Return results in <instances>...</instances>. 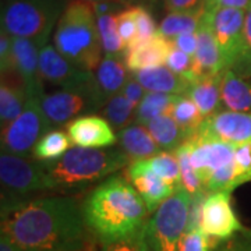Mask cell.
Here are the masks:
<instances>
[{
  "label": "cell",
  "mask_w": 251,
  "mask_h": 251,
  "mask_svg": "<svg viewBox=\"0 0 251 251\" xmlns=\"http://www.w3.org/2000/svg\"><path fill=\"white\" fill-rule=\"evenodd\" d=\"M191 66H193V57L173 46L166 60V67L171 69L173 73L183 75L191 70Z\"/></svg>",
  "instance_id": "obj_43"
},
{
  "label": "cell",
  "mask_w": 251,
  "mask_h": 251,
  "mask_svg": "<svg viewBox=\"0 0 251 251\" xmlns=\"http://www.w3.org/2000/svg\"><path fill=\"white\" fill-rule=\"evenodd\" d=\"M251 7V0H205L204 11H214L218 9L247 10Z\"/></svg>",
  "instance_id": "obj_47"
},
{
  "label": "cell",
  "mask_w": 251,
  "mask_h": 251,
  "mask_svg": "<svg viewBox=\"0 0 251 251\" xmlns=\"http://www.w3.org/2000/svg\"><path fill=\"white\" fill-rule=\"evenodd\" d=\"M39 52L41 48L34 41L13 36L11 72L17 74L24 84L28 98L42 99L45 95L44 81L39 73Z\"/></svg>",
  "instance_id": "obj_15"
},
{
  "label": "cell",
  "mask_w": 251,
  "mask_h": 251,
  "mask_svg": "<svg viewBox=\"0 0 251 251\" xmlns=\"http://www.w3.org/2000/svg\"><path fill=\"white\" fill-rule=\"evenodd\" d=\"M130 163V158L120 148L103 150L73 147L60 159L45 162L48 191H80L97 181L106 180Z\"/></svg>",
  "instance_id": "obj_3"
},
{
  "label": "cell",
  "mask_w": 251,
  "mask_h": 251,
  "mask_svg": "<svg viewBox=\"0 0 251 251\" xmlns=\"http://www.w3.org/2000/svg\"><path fill=\"white\" fill-rule=\"evenodd\" d=\"M202 14L204 11L201 13H168L162 18L161 24L158 27V32L171 41L183 34L197 32Z\"/></svg>",
  "instance_id": "obj_29"
},
{
  "label": "cell",
  "mask_w": 251,
  "mask_h": 251,
  "mask_svg": "<svg viewBox=\"0 0 251 251\" xmlns=\"http://www.w3.org/2000/svg\"><path fill=\"white\" fill-rule=\"evenodd\" d=\"M116 24L119 35L125 42L126 48L133 45L137 41V20H135V6L127 7L116 14Z\"/></svg>",
  "instance_id": "obj_36"
},
{
  "label": "cell",
  "mask_w": 251,
  "mask_h": 251,
  "mask_svg": "<svg viewBox=\"0 0 251 251\" xmlns=\"http://www.w3.org/2000/svg\"><path fill=\"white\" fill-rule=\"evenodd\" d=\"M126 175L143 198L148 212L152 215L177 190L151 169L147 159L133 161L126 168Z\"/></svg>",
  "instance_id": "obj_17"
},
{
  "label": "cell",
  "mask_w": 251,
  "mask_h": 251,
  "mask_svg": "<svg viewBox=\"0 0 251 251\" xmlns=\"http://www.w3.org/2000/svg\"><path fill=\"white\" fill-rule=\"evenodd\" d=\"M117 143L131 162L148 159L162 152L159 145L145 126L128 125L123 130L117 131Z\"/></svg>",
  "instance_id": "obj_23"
},
{
  "label": "cell",
  "mask_w": 251,
  "mask_h": 251,
  "mask_svg": "<svg viewBox=\"0 0 251 251\" xmlns=\"http://www.w3.org/2000/svg\"><path fill=\"white\" fill-rule=\"evenodd\" d=\"M173 42L165 38L159 32L156 35L140 44L126 48L123 59H125L127 70L137 73L143 69H151L166 64L168 56L171 53Z\"/></svg>",
  "instance_id": "obj_20"
},
{
  "label": "cell",
  "mask_w": 251,
  "mask_h": 251,
  "mask_svg": "<svg viewBox=\"0 0 251 251\" xmlns=\"http://www.w3.org/2000/svg\"><path fill=\"white\" fill-rule=\"evenodd\" d=\"M100 251H148V249L145 246L143 230H141L140 233L135 234L133 237L100 246Z\"/></svg>",
  "instance_id": "obj_42"
},
{
  "label": "cell",
  "mask_w": 251,
  "mask_h": 251,
  "mask_svg": "<svg viewBox=\"0 0 251 251\" xmlns=\"http://www.w3.org/2000/svg\"><path fill=\"white\" fill-rule=\"evenodd\" d=\"M197 52L193 57L191 70L184 74L186 78L190 81V84L193 81L222 75L226 70L224 56L216 44L215 36L211 28L209 14L206 11H204L201 17V23L197 29Z\"/></svg>",
  "instance_id": "obj_12"
},
{
  "label": "cell",
  "mask_w": 251,
  "mask_h": 251,
  "mask_svg": "<svg viewBox=\"0 0 251 251\" xmlns=\"http://www.w3.org/2000/svg\"><path fill=\"white\" fill-rule=\"evenodd\" d=\"M206 13L209 14L211 28L227 70L233 66L242 46L246 10L218 9Z\"/></svg>",
  "instance_id": "obj_11"
},
{
  "label": "cell",
  "mask_w": 251,
  "mask_h": 251,
  "mask_svg": "<svg viewBox=\"0 0 251 251\" xmlns=\"http://www.w3.org/2000/svg\"><path fill=\"white\" fill-rule=\"evenodd\" d=\"M171 115L176 120L187 140L197 134L200 126L204 122V117L197 105L187 95H180L172 109Z\"/></svg>",
  "instance_id": "obj_30"
},
{
  "label": "cell",
  "mask_w": 251,
  "mask_h": 251,
  "mask_svg": "<svg viewBox=\"0 0 251 251\" xmlns=\"http://www.w3.org/2000/svg\"><path fill=\"white\" fill-rule=\"evenodd\" d=\"M197 135L239 145L251 141V113L219 110L204 119Z\"/></svg>",
  "instance_id": "obj_13"
},
{
  "label": "cell",
  "mask_w": 251,
  "mask_h": 251,
  "mask_svg": "<svg viewBox=\"0 0 251 251\" xmlns=\"http://www.w3.org/2000/svg\"><path fill=\"white\" fill-rule=\"evenodd\" d=\"M70 143L82 148H106L117 143L113 127L105 117L97 115L80 116L67 125Z\"/></svg>",
  "instance_id": "obj_19"
},
{
  "label": "cell",
  "mask_w": 251,
  "mask_h": 251,
  "mask_svg": "<svg viewBox=\"0 0 251 251\" xmlns=\"http://www.w3.org/2000/svg\"><path fill=\"white\" fill-rule=\"evenodd\" d=\"M234 163L237 186L251 181V141L236 145Z\"/></svg>",
  "instance_id": "obj_37"
},
{
  "label": "cell",
  "mask_w": 251,
  "mask_h": 251,
  "mask_svg": "<svg viewBox=\"0 0 251 251\" xmlns=\"http://www.w3.org/2000/svg\"><path fill=\"white\" fill-rule=\"evenodd\" d=\"M97 24H98L103 56L123 57L126 45L119 35V31H117L116 14L97 16Z\"/></svg>",
  "instance_id": "obj_31"
},
{
  "label": "cell",
  "mask_w": 251,
  "mask_h": 251,
  "mask_svg": "<svg viewBox=\"0 0 251 251\" xmlns=\"http://www.w3.org/2000/svg\"><path fill=\"white\" fill-rule=\"evenodd\" d=\"M81 208L90 233L100 246L138 234L150 215L138 191L122 175L100 181Z\"/></svg>",
  "instance_id": "obj_2"
},
{
  "label": "cell",
  "mask_w": 251,
  "mask_h": 251,
  "mask_svg": "<svg viewBox=\"0 0 251 251\" xmlns=\"http://www.w3.org/2000/svg\"><path fill=\"white\" fill-rule=\"evenodd\" d=\"M127 72L128 70L123 57L103 56L98 69L94 72L92 102L95 112L100 110L109 99L122 91L127 80L130 78Z\"/></svg>",
  "instance_id": "obj_18"
},
{
  "label": "cell",
  "mask_w": 251,
  "mask_h": 251,
  "mask_svg": "<svg viewBox=\"0 0 251 251\" xmlns=\"http://www.w3.org/2000/svg\"><path fill=\"white\" fill-rule=\"evenodd\" d=\"M69 0H7L1 4V28L14 38L34 41L41 49L53 36Z\"/></svg>",
  "instance_id": "obj_5"
},
{
  "label": "cell",
  "mask_w": 251,
  "mask_h": 251,
  "mask_svg": "<svg viewBox=\"0 0 251 251\" xmlns=\"http://www.w3.org/2000/svg\"><path fill=\"white\" fill-rule=\"evenodd\" d=\"M173 46L180 49L181 52L187 53L188 56L194 57V54L197 52L198 38L197 32H191V34H183V35L176 36L175 39H172Z\"/></svg>",
  "instance_id": "obj_49"
},
{
  "label": "cell",
  "mask_w": 251,
  "mask_h": 251,
  "mask_svg": "<svg viewBox=\"0 0 251 251\" xmlns=\"http://www.w3.org/2000/svg\"><path fill=\"white\" fill-rule=\"evenodd\" d=\"M27 92L24 84L14 73L1 74L0 84V125L1 130L14 122L25 108Z\"/></svg>",
  "instance_id": "obj_21"
},
{
  "label": "cell",
  "mask_w": 251,
  "mask_h": 251,
  "mask_svg": "<svg viewBox=\"0 0 251 251\" xmlns=\"http://www.w3.org/2000/svg\"><path fill=\"white\" fill-rule=\"evenodd\" d=\"M135 20H137V41L134 44L145 42L158 34V27L151 11L145 6H135ZM133 44V45H134ZM131 46V45H130ZM128 48V46H127Z\"/></svg>",
  "instance_id": "obj_38"
},
{
  "label": "cell",
  "mask_w": 251,
  "mask_h": 251,
  "mask_svg": "<svg viewBox=\"0 0 251 251\" xmlns=\"http://www.w3.org/2000/svg\"><path fill=\"white\" fill-rule=\"evenodd\" d=\"M39 73L42 81L49 85L64 91L87 92L92 98L94 72L75 66L66 59L53 44H48L39 52Z\"/></svg>",
  "instance_id": "obj_9"
},
{
  "label": "cell",
  "mask_w": 251,
  "mask_h": 251,
  "mask_svg": "<svg viewBox=\"0 0 251 251\" xmlns=\"http://www.w3.org/2000/svg\"><path fill=\"white\" fill-rule=\"evenodd\" d=\"M0 251H21L6 233L0 234Z\"/></svg>",
  "instance_id": "obj_50"
},
{
  "label": "cell",
  "mask_w": 251,
  "mask_h": 251,
  "mask_svg": "<svg viewBox=\"0 0 251 251\" xmlns=\"http://www.w3.org/2000/svg\"><path fill=\"white\" fill-rule=\"evenodd\" d=\"M168 13H201L205 0H162Z\"/></svg>",
  "instance_id": "obj_44"
},
{
  "label": "cell",
  "mask_w": 251,
  "mask_h": 251,
  "mask_svg": "<svg viewBox=\"0 0 251 251\" xmlns=\"http://www.w3.org/2000/svg\"><path fill=\"white\" fill-rule=\"evenodd\" d=\"M221 97L226 110L251 113V80L237 75L230 69L222 74Z\"/></svg>",
  "instance_id": "obj_24"
},
{
  "label": "cell",
  "mask_w": 251,
  "mask_h": 251,
  "mask_svg": "<svg viewBox=\"0 0 251 251\" xmlns=\"http://www.w3.org/2000/svg\"><path fill=\"white\" fill-rule=\"evenodd\" d=\"M218 243L202 230L186 232L180 239L179 251H212Z\"/></svg>",
  "instance_id": "obj_39"
},
{
  "label": "cell",
  "mask_w": 251,
  "mask_h": 251,
  "mask_svg": "<svg viewBox=\"0 0 251 251\" xmlns=\"http://www.w3.org/2000/svg\"><path fill=\"white\" fill-rule=\"evenodd\" d=\"M41 105L52 128L69 125L82 113L95 112L90 94L78 91L60 90L45 94L41 99Z\"/></svg>",
  "instance_id": "obj_16"
},
{
  "label": "cell",
  "mask_w": 251,
  "mask_h": 251,
  "mask_svg": "<svg viewBox=\"0 0 251 251\" xmlns=\"http://www.w3.org/2000/svg\"><path fill=\"white\" fill-rule=\"evenodd\" d=\"M135 106L126 98L122 92L116 94L115 97L109 99L106 105L100 109L102 116L109 122V125L113 127V130H123L130 125L131 120H134Z\"/></svg>",
  "instance_id": "obj_32"
},
{
  "label": "cell",
  "mask_w": 251,
  "mask_h": 251,
  "mask_svg": "<svg viewBox=\"0 0 251 251\" xmlns=\"http://www.w3.org/2000/svg\"><path fill=\"white\" fill-rule=\"evenodd\" d=\"M180 95L175 94H162V92H151L147 91L144 99L135 109L134 125L147 126L155 117L172 113L176 100Z\"/></svg>",
  "instance_id": "obj_27"
},
{
  "label": "cell",
  "mask_w": 251,
  "mask_h": 251,
  "mask_svg": "<svg viewBox=\"0 0 251 251\" xmlns=\"http://www.w3.org/2000/svg\"><path fill=\"white\" fill-rule=\"evenodd\" d=\"M191 140V163L198 177L205 187L209 177L224 168L226 165L234 162V148L236 145L214 138H206L194 135Z\"/></svg>",
  "instance_id": "obj_14"
},
{
  "label": "cell",
  "mask_w": 251,
  "mask_h": 251,
  "mask_svg": "<svg viewBox=\"0 0 251 251\" xmlns=\"http://www.w3.org/2000/svg\"><path fill=\"white\" fill-rule=\"evenodd\" d=\"M190 201L191 194L181 186L153 212L143 229L148 251H179L187 229Z\"/></svg>",
  "instance_id": "obj_6"
},
{
  "label": "cell",
  "mask_w": 251,
  "mask_h": 251,
  "mask_svg": "<svg viewBox=\"0 0 251 251\" xmlns=\"http://www.w3.org/2000/svg\"><path fill=\"white\" fill-rule=\"evenodd\" d=\"M208 196V191L205 188L197 191L196 194L191 196L190 201V208H188V222L186 232H193V230H202V209H204V202Z\"/></svg>",
  "instance_id": "obj_40"
},
{
  "label": "cell",
  "mask_w": 251,
  "mask_h": 251,
  "mask_svg": "<svg viewBox=\"0 0 251 251\" xmlns=\"http://www.w3.org/2000/svg\"><path fill=\"white\" fill-rule=\"evenodd\" d=\"M145 127L162 151H176L181 144L187 141L186 135L171 113L155 117Z\"/></svg>",
  "instance_id": "obj_26"
},
{
  "label": "cell",
  "mask_w": 251,
  "mask_h": 251,
  "mask_svg": "<svg viewBox=\"0 0 251 251\" xmlns=\"http://www.w3.org/2000/svg\"><path fill=\"white\" fill-rule=\"evenodd\" d=\"M70 1V0H69ZM81 1H85V3H95V1H100V0H81Z\"/></svg>",
  "instance_id": "obj_52"
},
{
  "label": "cell",
  "mask_w": 251,
  "mask_h": 251,
  "mask_svg": "<svg viewBox=\"0 0 251 251\" xmlns=\"http://www.w3.org/2000/svg\"><path fill=\"white\" fill-rule=\"evenodd\" d=\"M52 44L81 69L95 72L103 59L97 16L90 3L70 0L54 28Z\"/></svg>",
  "instance_id": "obj_4"
},
{
  "label": "cell",
  "mask_w": 251,
  "mask_h": 251,
  "mask_svg": "<svg viewBox=\"0 0 251 251\" xmlns=\"http://www.w3.org/2000/svg\"><path fill=\"white\" fill-rule=\"evenodd\" d=\"M70 138L64 131L53 128L41 137L32 150V156L35 161L53 162L60 159L70 148Z\"/></svg>",
  "instance_id": "obj_28"
},
{
  "label": "cell",
  "mask_w": 251,
  "mask_h": 251,
  "mask_svg": "<svg viewBox=\"0 0 251 251\" xmlns=\"http://www.w3.org/2000/svg\"><path fill=\"white\" fill-rule=\"evenodd\" d=\"M212 251H251V229H243L230 239L219 242Z\"/></svg>",
  "instance_id": "obj_41"
},
{
  "label": "cell",
  "mask_w": 251,
  "mask_h": 251,
  "mask_svg": "<svg viewBox=\"0 0 251 251\" xmlns=\"http://www.w3.org/2000/svg\"><path fill=\"white\" fill-rule=\"evenodd\" d=\"M202 232L216 242H224L244 229L234 212L227 191L208 193L202 209Z\"/></svg>",
  "instance_id": "obj_10"
},
{
  "label": "cell",
  "mask_w": 251,
  "mask_h": 251,
  "mask_svg": "<svg viewBox=\"0 0 251 251\" xmlns=\"http://www.w3.org/2000/svg\"><path fill=\"white\" fill-rule=\"evenodd\" d=\"M50 130L53 128L44 113L41 99L28 98L23 113L1 130V152L27 156Z\"/></svg>",
  "instance_id": "obj_8"
},
{
  "label": "cell",
  "mask_w": 251,
  "mask_h": 251,
  "mask_svg": "<svg viewBox=\"0 0 251 251\" xmlns=\"http://www.w3.org/2000/svg\"><path fill=\"white\" fill-rule=\"evenodd\" d=\"M135 80L138 81L144 88L151 92L162 94H175V95H186L190 81L186 75H180L173 73L166 66H158L151 69H143L140 72L133 73Z\"/></svg>",
  "instance_id": "obj_22"
},
{
  "label": "cell",
  "mask_w": 251,
  "mask_h": 251,
  "mask_svg": "<svg viewBox=\"0 0 251 251\" xmlns=\"http://www.w3.org/2000/svg\"><path fill=\"white\" fill-rule=\"evenodd\" d=\"M1 232L21 251H87L90 230L73 197L28 200L1 211Z\"/></svg>",
  "instance_id": "obj_1"
},
{
  "label": "cell",
  "mask_w": 251,
  "mask_h": 251,
  "mask_svg": "<svg viewBox=\"0 0 251 251\" xmlns=\"http://www.w3.org/2000/svg\"><path fill=\"white\" fill-rule=\"evenodd\" d=\"M122 1H125L127 6H145V7H148V6H151L153 4L155 1H158V0H122Z\"/></svg>",
  "instance_id": "obj_51"
},
{
  "label": "cell",
  "mask_w": 251,
  "mask_h": 251,
  "mask_svg": "<svg viewBox=\"0 0 251 251\" xmlns=\"http://www.w3.org/2000/svg\"><path fill=\"white\" fill-rule=\"evenodd\" d=\"M1 211L28 201L39 191H48V173L45 162L31 161L25 156L1 152Z\"/></svg>",
  "instance_id": "obj_7"
},
{
  "label": "cell",
  "mask_w": 251,
  "mask_h": 251,
  "mask_svg": "<svg viewBox=\"0 0 251 251\" xmlns=\"http://www.w3.org/2000/svg\"><path fill=\"white\" fill-rule=\"evenodd\" d=\"M230 70L246 80H251V7L246 11L242 46Z\"/></svg>",
  "instance_id": "obj_35"
},
{
  "label": "cell",
  "mask_w": 251,
  "mask_h": 251,
  "mask_svg": "<svg viewBox=\"0 0 251 251\" xmlns=\"http://www.w3.org/2000/svg\"><path fill=\"white\" fill-rule=\"evenodd\" d=\"M191 140H187L180 145L175 151L180 166V175H181V186L186 188L188 193L193 196L197 191L202 190V183L198 177L197 172L194 171L193 163H191Z\"/></svg>",
  "instance_id": "obj_34"
},
{
  "label": "cell",
  "mask_w": 251,
  "mask_h": 251,
  "mask_svg": "<svg viewBox=\"0 0 251 251\" xmlns=\"http://www.w3.org/2000/svg\"><path fill=\"white\" fill-rule=\"evenodd\" d=\"M221 80L222 75H216L211 78L193 81L188 87L186 95L197 105L204 119L224 108L221 97Z\"/></svg>",
  "instance_id": "obj_25"
},
{
  "label": "cell",
  "mask_w": 251,
  "mask_h": 251,
  "mask_svg": "<svg viewBox=\"0 0 251 251\" xmlns=\"http://www.w3.org/2000/svg\"><path fill=\"white\" fill-rule=\"evenodd\" d=\"M13 59V36L6 29L0 31V70L1 74L11 72Z\"/></svg>",
  "instance_id": "obj_45"
},
{
  "label": "cell",
  "mask_w": 251,
  "mask_h": 251,
  "mask_svg": "<svg viewBox=\"0 0 251 251\" xmlns=\"http://www.w3.org/2000/svg\"><path fill=\"white\" fill-rule=\"evenodd\" d=\"M120 92H122L126 98L128 99V100L134 105L135 108H137V106L140 105V102L144 99V97H145L147 90L144 88L143 85H141L138 81L135 80L134 77H130Z\"/></svg>",
  "instance_id": "obj_46"
},
{
  "label": "cell",
  "mask_w": 251,
  "mask_h": 251,
  "mask_svg": "<svg viewBox=\"0 0 251 251\" xmlns=\"http://www.w3.org/2000/svg\"><path fill=\"white\" fill-rule=\"evenodd\" d=\"M148 165L156 175L166 180L173 187H181V175L177 156L175 151H162L152 158H148Z\"/></svg>",
  "instance_id": "obj_33"
},
{
  "label": "cell",
  "mask_w": 251,
  "mask_h": 251,
  "mask_svg": "<svg viewBox=\"0 0 251 251\" xmlns=\"http://www.w3.org/2000/svg\"><path fill=\"white\" fill-rule=\"evenodd\" d=\"M91 7L94 10L95 16H103V14H117L130 6H127L122 0H100L91 3Z\"/></svg>",
  "instance_id": "obj_48"
}]
</instances>
